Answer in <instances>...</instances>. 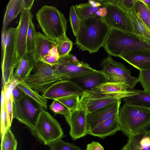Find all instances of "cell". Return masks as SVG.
<instances>
[{
	"mask_svg": "<svg viewBox=\"0 0 150 150\" xmlns=\"http://www.w3.org/2000/svg\"><path fill=\"white\" fill-rule=\"evenodd\" d=\"M5 97V105L8 125L10 127L13 118V100L12 92L10 91L4 92Z\"/></svg>",
	"mask_w": 150,
	"mask_h": 150,
	"instance_id": "cell-32",
	"label": "cell"
},
{
	"mask_svg": "<svg viewBox=\"0 0 150 150\" xmlns=\"http://www.w3.org/2000/svg\"><path fill=\"white\" fill-rule=\"evenodd\" d=\"M33 16L30 19L28 29L26 40L27 53H32L34 49L35 36L37 32L32 21Z\"/></svg>",
	"mask_w": 150,
	"mask_h": 150,
	"instance_id": "cell-30",
	"label": "cell"
},
{
	"mask_svg": "<svg viewBox=\"0 0 150 150\" xmlns=\"http://www.w3.org/2000/svg\"><path fill=\"white\" fill-rule=\"evenodd\" d=\"M44 110L41 105L27 95L18 101H13V118L26 125L36 137V124Z\"/></svg>",
	"mask_w": 150,
	"mask_h": 150,
	"instance_id": "cell-8",
	"label": "cell"
},
{
	"mask_svg": "<svg viewBox=\"0 0 150 150\" xmlns=\"http://www.w3.org/2000/svg\"><path fill=\"white\" fill-rule=\"evenodd\" d=\"M25 10L23 0H10L6 7L4 16L1 32L6 31L8 25Z\"/></svg>",
	"mask_w": 150,
	"mask_h": 150,
	"instance_id": "cell-24",
	"label": "cell"
},
{
	"mask_svg": "<svg viewBox=\"0 0 150 150\" xmlns=\"http://www.w3.org/2000/svg\"><path fill=\"white\" fill-rule=\"evenodd\" d=\"M111 29L104 17L96 16L81 21L76 36L77 47L91 54L97 52L103 47Z\"/></svg>",
	"mask_w": 150,
	"mask_h": 150,
	"instance_id": "cell-1",
	"label": "cell"
},
{
	"mask_svg": "<svg viewBox=\"0 0 150 150\" xmlns=\"http://www.w3.org/2000/svg\"><path fill=\"white\" fill-rule=\"evenodd\" d=\"M133 10L137 16L150 28L148 21L149 10L146 5L140 0H138L135 4Z\"/></svg>",
	"mask_w": 150,
	"mask_h": 150,
	"instance_id": "cell-31",
	"label": "cell"
},
{
	"mask_svg": "<svg viewBox=\"0 0 150 150\" xmlns=\"http://www.w3.org/2000/svg\"><path fill=\"white\" fill-rule=\"evenodd\" d=\"M100 65L105 73L114 74L126 79L129 89H133L139 82L138 77L131 75V69H129L122 63L115 61L109 54L101 62Z\"/></svg>",
	"mask_w": 150,
	"mask_h": 150,
	"instance_id": "cell-15",
	"label": "cell"
},
{
	"mask_svg": "<svg viewBox=\"0 0 150 150\" xmlns=\"http://www.w3.org/2000/svg\"><path fill=\"white\" fill-rule=\"evenodd\" d=\"M148 21L150 28V11L149 10L148 12Z\"/></svg>",
	"mask_w": 150,
	"mask_h": 150,
	"instance_id": "cell-48",
	"label": "cell"
},
{
	"mask_svg": "<svg viewBox=\"0 0 150 150\" xmlns=\"http://www.w3.org/2000/svg\"><path fill=\"white\" fill-rule=\"evenodd\" d=\"M138 81L143 91L150 95V70L139 71Z\"/></svg>",
	"mask_w": 150,
	"mask_h": 150,
	"instance_id": "cell-38",
	"label": "cell"
},
{
	"mask_svg": "<svg viewBox=\"0 0 150 150\" xmlns=\"http://www.w3.org/2000/svg\"><path fill=\"white\" fill-rule=\"evenodd\" d=\"M32 73L23 81L34 91L42 94L52 83L64 80L54 66L40 61H35Z\"/></svg>",
	"mask_w": 150,
	"mask_h": 150,
	"instance_id": "cell-7",
	"label": "cell"
},
{
	"mask_svg": "<svg viewBox=\"0 0 150 150\" xmlns=\"http://www.w3.org/2000/svg\"><path fill=\"white\" fill-rule=\"evenodd\" d=\"M84 91L72 81L64 80L52 83L45 90L42 96L47 99L56 100L69 96L80 97Z\"/></svg>",
	"mask_w": 150,
	"mask_h": 150,
	"instance_id": "cell-12",
	"label": "cell"
},
{
	"mask_svg": "<svg viewBox=\"0 0 150 150\" xmlns=\"http://www.w3.org/2000/svg\"><path fill=\"white\" fill-rule=\"evenodd\" d=\"M87 112L81 108L71 111L70 116L66 119L70 127L69 134L75 141L88 134L86 115Z\"/></svg>",
	"mask_w": 150,
	"mask_h": 150,
	"instance_id": "cell-14",
	"label": "cell"
},
{
	"mask_svg": "<svg viewBox=\"0 0 150 150\" xmlns=\"http://www.w3.org/2000/svg\"><path fill=\"white\" fill-rule=\"evenodd\" d=\"M86 150H104V149L99 142L93 141L87 145Z\"/></svg>",
	"mask_w": 150,
	"mask_h": 150,
	"instance_id": "cell-44",
	"label": "cell"
},
{
	"mask_svg": "<svg viewBox=\"0 0 150 150\" xmlns=\"http://www.w3.org/2000/svg\"><path fill=\"white\" fill-rule=\"evenodd\" d=\"M69 16L71 28L74 35L76 37L80 30L81 21L76 12L75 6H71Z\"/></svg>",
	"mask_w": 150,
	"mask_h": 150,
	"instance_id": "cell-33",
	"label": "cell"
},
{
	"mask_svg": "<svg viewBox=\"0 0 150 150\" xmlns=\"http://www.w3.org/2000/svg\"><path fill=\"white\" fill-rule=\"evenodd\" d=\"M17 142L10 128L1 137V150H16Z\"/></svg>",
	"mask_w": 150,
	"mask_h": 150,
	"instance_id": "cell-28",
	"label": "cell"
},
{
	"mask_svg": "<svg viewBox=\"0 0 150 150\" xmlns=\"http://www.w3.org/2000/svg\"><path fill=\"white\" fill-rule=\"evenodd\" d=\"M35 131L37 137L45 145H49L64 136L59 123L45 110L39 117Z\"/></svg>",
	"mask_w": 150,
	"mask_h": 150,
	"instance_id": "cell-9",
	"label": "cell"
},
{
	"mask_svg": "<svg viewBox=\"0 0 150 150\" xmlns=\"http://www.w3.org/2000/svg\"><path fill=\"white\" fill-rule=\"evenodd\" d=\"M150 132V122L145 127L144 129V132L145 134H146Z\"/></svg>",
	"mask_w": 150,
	"mask_h": 150,
	"instance_id": "cell-47",
	"label": "cell"
},
{
	"mask_svg": "<svg viewBox=\"0 0 150 150\" xmlns=\"http://www.w3.org/2000/svg\"><path fill=\"white\" fill-rule=\"evenodd\" d=\"M120 131L128 138L144 135V129L150 122V109L124 103L120 109Z\"/></svg>",
	"mask_w": 150,
	"mask_h": 150,
	"instance_id": "cell-2",
	"label": "cell"
},
{
	"mask_svg": "<svg viewBox=\"0 0 150 150\" xmlns=\"http://www.w3.org/2000/svg\"><path fill=\"white\" fill-rule=\"evenodd\" d=\"M35 62L32 53H27L16 64L14 79L19 82L23 81L31 74Z\"/></svg>",
	"mask_w": 150,
	"mask_h": 150,
	"instance_id": "cell-22",
	"label": "cell"
},
{
	"mask_svg": "<svg viewBox=\"0 0 150 150\" xmlns=\"http://www.w3.org/2000/svg\"><path fill=\"white\" fill-rule=\"evenodd\" d=\"M103 47L108 54L118 57L130 52L150 51V45L140 40L135 34L114 29L110 30Z\"/></svg>",
	"mask_w": 150,
	"mask_h": 150,
	"instance_id": "cell-3",
	"label": "cell"
},
{
	"mask_svg": "<svg viewBox=\"0 0 150 150\" xmlns=\"http://www.w3.org/2000/svg\"><path fill=\"white\" fill-rule=\"evenodd\" d=\"M146 6L148 9L150 11V0H140Z\"/></svg>",
	"mask_w": 150,
	"mask_h": 150,
	"instance_id": "cell-46",
	"label": "cell"
},
{
	"mask_svg": "<svg viewBox=\"0 0 150 150\" xmlns=\"http://www.w3.org/2000/svg\"><path fill=\"white\" fill-rule=\"evenodd\" d=\"M15 28H10L1 33L2 81V87L14 79L16 66Z\"/></svg>",
	"mask_w": 150,
	"mask_h": 150,
	"instance_id": "cell-6",
	"label": "cell"
},
{
	"mask_svg": "<svg viewBox=\"0 0 150 150\" xmlns=\"http://www.w3.org/2000/svg\"><path fill=\"white\" fill-rule=\"evenodd\" d=\"M59 58L60 56L58 52L56 45L41 62L53 66L57 63Z\"/></svg>",
	"mask_w": 150,
	"mask_h": 150,
	"instance_id": "cell-40",
	"label": "cell"
},
{
	"mask_svg": "<svg viewBox=\"0 0 150 150\" xmlns=\"http://www.w3.org/2000/svg\"><path fill=\"white\" fill-rule=\"evenodd\" d=\"M36 18L44 35L57 42L66 34L67 20L54 6L45 5L37 12Z\"/></svg>",
	"mask_w": 150,
	"mask_h": 150,
	"instance_id": "cell-4",
	"label": "cell"
},
{
	"mask_svg": "<svg viewBox=\"0 0 150 150\" xmlns=\"http://www.w3.org/2000/svg\"><path fill=\"white\" fill-rule=\"evenodd\" d=\"M70 80L76 84L84 91L90 90L107 82L106 75L103 69L96 70L91 73Z\"/></svg>",
	"mask_w": 150,
	"mask_h": 150,
	"instance_id": "cell-18",
	"label": "cell"
},
{
	"mask_svg": "<svg viewBox=\"0 0 150 150\" xmlns=\"http://www.w3.org/2000/svg\"><path fill=\"white\" fill-rule=\"evenodd\" d=\"M105 4L107 12L104 18L111 29L135 34L127 12L112 0H105Z\"/></svg>",
	"mask_w": 150,
	"mask_h": 150,
	"instance_id": "cell-11",
	"label": "cell"
},
{
	"mask_svg": "<svg viewBox=\"0 0 150 150\" xmlns=\"http://www.w3.org/2000/svg\"><path fill=\"white\" fill-rule=\"evenodd\" d=\"M134 89L138 92V94L124 98L123 99L125 103L129 105L150 109V95L143 90Z\"/></svg>",
	"mask_w": 150,
	"mask_h": 150,
	"instance_id": "cell-25",
	"label": "cell"
},
{
	"mask_svg": "<svg viewBox=\"0 0 150 150\" xmlns=\"http://www.w3.org/2000/svg\"><path fill=\"white\" fill-rule=\"evenodd\" d=\"M105 0H89L86 3L76 4L75 8L81 21L96 16L104 17L107 12Z\"/></svg>",
	"mask_w": 150,
	"mask_h": 150,
	"instance_id": "cell-17",
	"label": "cell"
},
{
	"mask_svg": "<svg viewBox=\"0 0 150 150\" xmlns=\"http://www.w3.org/2000/svg\"><path fill=\"white\" fill-rule=\"evenodd\" d=\"M144 135L141 134L128 138L127 143L121 150H140L139 142Z\"/></svg>",
	"mask_w": 150,
	"mask_h": 150,
	"instance_id": "cell-39",
	"label": "cell"
},
{
	"mask_svg": "<svg viewBox=\"0 0 150 150\" xmlns=\"http://www.w3.org/2000/svg\"><path fill=\"white\" fill-rule=\"evenodd\" d=\"M18 86L26 95L37 102L44 109L47 108V100L42 95H40L30 88L23 81L20 82Z\"/></svg>",
	"mask_w": 150,
	"mask_h": 150,
	"instance_id": "cell-27",
	"label": "cell"
},
{
	"mask_svg": "<svg viewBox=\"0 0 150 150\" xmlns=\"http://www.w3.org/2000/svg\"><path fill=\"white\" fill-rule=\"evenodd\" d=\"M1 133L2 137L9 128L5 105L4 94L2 89L1 93Z\"/></svg>",
	"mask_w": 150,
	"mask_h": 150,
	"instance_id": "cell-34",
	"label": "cell"
},
{
	"mask_svg": "<svg viewBox=\"0 0 150 150\" xmlns=\"http://www.w3.org/2000/svg\"><path fill=\"white\" fill-rule=\"evenodd\" d=\"M119 57L139 71L150 70V51L130 52Z\"/></svg>",
	"mask_w": 150,
	"mask_h": 150,
	"instance_id": "cell-21",
	"label": "cell"
},
{
	"mask_svg": "<svg viewBox=\"0 0 150 150\" xmlns=\"http://www.w3.org/2000/svg\"><path fill=\"white\" fill-rule=\"evenodd\" d=\"M129 88V85L126 82H107L101 84L91 90L102 93H113L125 91Z\"/></svg>",
	"mask_w": 150,
	"mask_h": 150,
	"instance_id": "cell-26",
	"label": "cell"
},
{
	"mask_svg": "<svg viewBox=\"0 0 150 150\" xmlns=\"http://www.w3.org/2000/svg\"><path fill=\"white\" fill-rule=\"evenodd\" d=\"M49 107L50 110L54 114L62 115L65 119L70 116L71 112L64 105L57 100H54Z\"/></svg>",
	"mask_w": 150,
	"mask_h": 150,
	"instance_id": "cell-36",
	"label": "cell"
},
{
	"mask_svg": "<svg viewBox=\"0 0 150 150\" xmlns=\"http://www.w3.org/2000/svg\"><path fill=\"white\" fill-rule=\"evenodd\" d=\"M54 66L64 80H70L79 77L96 70L87 63L78 60L76 56L70 53L60 58Z\"/></svg>",
	"mask_w": 150,
	"mask_h": 150,
	"instance_id": "cell-10",
	"label": "cell"
},
{
	"mask_svg": "<svg viewBox=\"0 0 150 150\" xmlns=\"http://www.w3.org/2000/svg\"><path fill=\"white\" fill-rule=\"evenodd\" d=\"M80 97L69 96L57 99L71 111L75 110L79 108Z\"/></svg>",
	"mask_w": 150,
	"mask_h": 150,
	"instance_id": "cell-37",
	"label": "cell"
},
{
	"mask_svg": "<svg viewBox=\"0 0 150 150\" xmlns=\"http://www.w3.org/2000/svg\"><path fill=\"white\" fill-rule=\"evenodd\" d=\"M138 94L133 89L113 93H102L92 90L85 91L80 97L79 106L87 112L93 111L117 100Z\"/></svg>",
	"mask_w": 150,
	"mask_h": 150,
	"instance_id": "cell-5",
	"label": "cell"
},
{
	"mask_svg": "<svg viewBox=\"0 0 150 150\" xmlns=\"http://www.w3.org/2000/svg\"><path fill=\"white\" fill-rule=\"evenodd\" d=\"M50 150H81L80 148L74 144L58 139L49 145Z\"/></svg>",
	"mask_w": 150,
	"mask_h": 150,
	"instance_id": "cell-35",
	"label": "cell"
},
{
	"mask_svg": "<svg viewBox=\"0 0 150 150\" xmlns=\"http://www.w3.org/2000/svg\"><path fill=\"white\" fill-rule=\"evenodd\" d=\"M140 150H150V137L147 135H144L139 142Z\"/></svg>",
	"mask_w": 150,
	"mask_h": 150,
	"instance_id": "cell-43",
	"label": "cell"
},
{
	"mask_svg": "<svg viewBox=\"0 0 150 150\" xmlns=\"http://www.w3.org/2000/svg\"><path fill=\"white\" fill-rule=\"evenodd\" d=\"M13 101H18L21 100L26 95L18 86L13 90L12 93Z\"/></svg>",
	"mask_w": 150,
	"mask_h": 150,
	"instance_id": "cell-42",
	"label": "cell"
},
{
	"mask_svg": "<svg viewBox=\"0 0 150 150\" xmlns=\"http://www.w3.org/2000/svg\"><path fill=\"white\" fill-rule=\"evenodd\" d=\"M34 1V0H23L25 10H30Z\"/></svg>",
	"mask_w": 150,
	"mask_h": 150,
	"instance_id": "cell-45",
	"label": "cell"
},
{
	"mask_svg": "<svg viewBox=\"0 0 150 150\" xmlns=\"http://www.w3.org/2000/svg\"><path fill=\"white\" fill-rule=\"evenodd\" d=\"M119 131L120 128L118 113L90 130L88 134L103 139L114 135Z\"/></svg>",
	"mask_w": 150,
	"mask_h": 150,
	"instance_id": "cell-19",
	"label": "cell"
},
{
	"mask_svg": "<svg viewBox=\"0 0 150 150\" xmlns=\"http://www.w3.org/2000/svg\"><path fill=\"white\" fill-rule=\"evenodd\" d=\"M56 42L57 49L60 58L68 55L72 50L73 42L67 37L66 34Z\"/></svg>",
	"mask_w": 150,
	"mask_h": 150,
	"instance_id": "cell-29",
	"label": "cell"
},
{
	"mask_svg": "<svg viewBox=\"0 0 150 150\" xmlns=\"http://www.w3.org/2000/svg\"><path fill=\"white\" fill-rule=\"evenodd\" d=\"M56 42L40 32H37L32 54L35 61H41L56 45Z\"/></svg>",
	"mask_w": 150,
	"mask_h": 150,
	"instance_id": "cell-20",
	"label": "cell"
},
{
	"mask_svg": "<svg viewBox=\"0 0 150 150\" xmlns=\"http://www.w3.org/2000/svg\"><path fill=\"white\" fill-rule=\"evenodd\" d=\"M128 14L135 34L140 40L150 45V29L137 16L133 9L128 12Z\"/></svg>",
	"mask_w": 150,
	"mask_h": 150,
	"instance_id": "cell-23",
	"label": "cell"
},
{
	"mask_svg": "<svg viewBox=\"0 0 150 150\" xmlns=\"http://www.w3.org/2000/svg\"><path fill=\"white\" fill-rule=\"evenodd\" d=\"M138 0H112L122 9L129 12L132 11Z\"/></svg>",
	"mask_w": 150,
	"mask_h": 150,
	"instance_id": "cell-41",
	"label": "cell"
},
{
	"mask_svg": "<svg viewBox=\"0 0 150 150\" xmlns=\"http://www.w3.org/2000/svg\"><path fill=\"white\" fill-rule=\"evenodd\" d=\"M121 99L90 112L86 115L88 132L113 115L118 113Z\"/></svg>",
	"mask_w": 150,
	"mask_h": 150,
	"instance_id": "cell-16",
	"label": "cell"
},
{
	"mask_svg": "<svg viewBox=\"0 0 150 150\" xmlns=\"http://www.w3.org/2000/svg\"><path fill=\"white\" fill-rule=\"evenodd\" d=\"M33 15L30 10H24L20 13L19 22L15 28V55L17 63L27 53L26 40L29 22Z\"/></svg>",
	"mask_w": 150,
	"mask_h": 150,
	"instance_id": "cell-13",
	"label": "cell"
},
{
	"mask_svg": "<svg viewBox=\"0 0 150 150\" xmlns=\"http://www.w3.org/2000/svg\"><path fill=\"white\" fill-rule=\"evenodd\" d=\"M145 135H148V136H149L150 137V132H148V133H147V134H145Z\"/></svg>",
	"mask_w": 150,
	"mask_h": 150,
	"instance_id": "cell-49",
	"label": "cell"
}]
</instances>
